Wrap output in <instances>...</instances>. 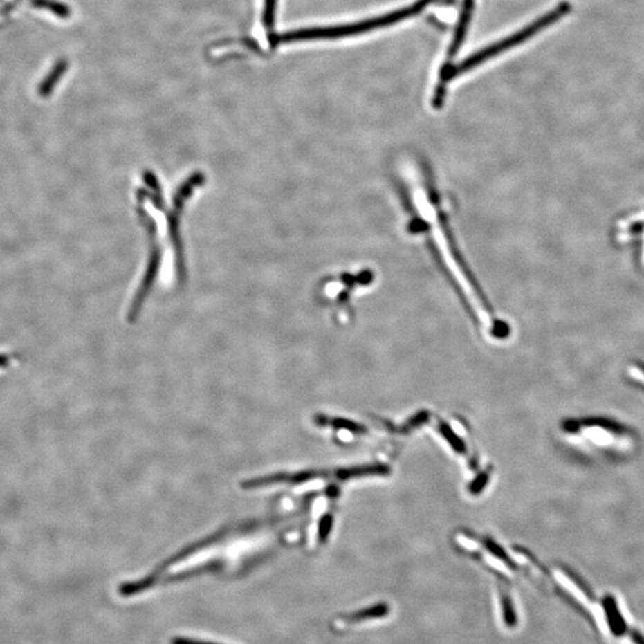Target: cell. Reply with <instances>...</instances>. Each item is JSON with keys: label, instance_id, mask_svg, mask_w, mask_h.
I'll list each match as a JSON object with an SVG mask.
<instances>
[{"label": "cell", "instance_id": "obj_1", "mask_svg": "<svg viewBox=\"0 0 644 644\" xmlns=\"http://www.w3.org/2000/svg\"><path fill=\"white\" fill-rule=\"evenodd\" d=\"M569 9L571 8L568 4L560 5L553 11L546 13L545 16L540 18L536 22L532 23L531 26H526L523 30L515 33V35H512L507 39H502L500 42L494 44L493 46L484 48V50L475 53L472 57H468L467 60L463 61L459 65L454 66V68L449 71L445 75V80H451L452 78L459 77L461 74L467 73L468 71L475 68L476 66L484 64V61L497 57V54H500V53L506 52L507 49L515 47L517 44H523L524 41H526L528 37L536 35L538 31L543 30V28H546L550 24H553L562 16H564L567 12H569Z\"/></svg>", "mask_w": 644, "mask_h": 644}, {"label": "cell", "instance_id": "obj_2", "mask_svg": "<svg viewBox=\"0 0 644 644\" xmlns=\"http://www.w3.org/2000/svg\"><path fill=\"white\" fill-rule=\"evenodd\" d=\"M437 1V0H419L418 3L405 8V9L398 10L394 12L383 15L380 17L367 19L362 22L352 23V24H346V26H334V28H327V29H320V30L302 31V33H296V34L290 36L295 39H335V37H344V36H351V35L363 34L367 31L374 30L376 28L382 26H392L394 23L401 22L405 18L412 17L416 13H419L421 10H424L426 6Z\"/></svg>", "mask_w": 644, "mask_h": 644}, {"label": "cell", "instance_id": "obj_3", "mask_svg": "<svg viewBox=\"0 0 644 644\" xmlns=\"http://www.w3.org/2000/svg\"><path fill=\"white\" fill-rule=\"evenodd\" d=\"M389 614V605L385 602H380L370 607H365L363 610L357 611L355 614H347L342 617V622L347 624H356V623L367 622L370 619L383 618L385 616Z\"/></svg>", "mask_w": 644, "mask_h": 644}, {"label": "cell", "instance_id": "obj_4", "mask_svg": "<svg viewBox=\"0 0 644 644\" xmlns=\"http://www.w3.org/2000/svg\"><path fill=\"white\" fill-rule=\"evenodd\" d=\"M500 600L502 606V617L506 627H515L517 624V614L510 594L505 589H500Z\"/></svg>", "mask_w": 644, "mask_h": 644}, {"label": "cell", "instance_id": "obj_5", "mask_svg": "<svg viewBox=\"0 0 644 644\" xmlns=\"http://www.w3.org/2000/svg\"><path fill=\"white\" fill-rule=\"evenodd\" d=\"M605 609L607 612H609V618H610L611 627H612V632L616 634V635H620L623 632H624V623H623L620 616H619L618 610H617V606L614 604V600L611 597H607L605 599Z\"/></svg>", "mask_w": 644, "mask_h": 644}, {"label": "cell", "instance_id": "obj_6", "mask_svg": "<svg viewBox=\"0 0 644 644\" xmlns=\"http://www.w3.org/2000/svg\"><path fill=\"white\" fill-rule=\"evenodd\" d=\"M171 644H217L212 643V642H202V641H195L190 640V638H183V637H178V638H173Z\"/></svg>", "mask_w": 644, "mask_h": 644}, {"label": "cell", "instance_id": "obj_7", "mask_svg": "<svg viewBox=\"0 0 644 644\" xmlns=\"http://www.w3.org/2000/svg\"><path fill=\"white\" fill-rule=\"evenodd\" d=\"M632 376L637 377L640 380H644V367L634 369V371H632Z\"/></svg>", "mask_w": 644, "mask_h": 644}, {"label": "cell", "instance_id": "obj_8", "mask_svg": "<svg viewBox=\"0 0 644 644\" xmlns=\"http://www.w3.org/2000/svg\"><path fill=\"white\" fill-rule=\"evenodd\" d=\"M632 638H634V641H635L637 644H644V638L640 634H634Z\"/></svg>", "mask_w": 644, "mask_h": 644}]
</instances>
